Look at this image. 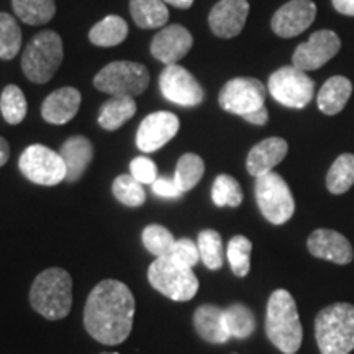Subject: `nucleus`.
Wrapping results in <instances>:
<instances>
[{
  "label": "nucleus",
  "mask_w": 354,
  "mask_h": 354,
  "mask_svg": "<svg viewBox=\"0 0 354 354\" xmlns=\"http://www.w3.org/2000/svg\"><path fill=\"white\" fill-rule=\"evenodd\" d=\"M135 317V297L128 286L105 279L92 289L84 308V326L92 338L113 346L130 336Z\"/></svg>",
  "instance_id": "nucleus-1"
},
{
  "label": "nucleus",
  "mask_w": 354,
  "mask_h": 354,
  "mask_svg": "<svg viewBox=\"0 0 354 354\" xmlns=\"http://www.w3.org/2000/svg\"><path fill=\"white\" fill-rule=\"evenodd\" d=\"M266 335L284 354H295L302 344V323L297 304L286 289L274 290L266 310Z\"/></svg>",
  "instance_id": "nucleus-2"
},
{
  "label": "nucleus",
  "mask_w": 354,
  "mask_h": 354,
  "mask_svg": "<svg viewBox=\"0 0 354 354\" xmlns=\"http://www.w3.org/2000/svg\"><path fill=\"white\" fill-rule=\"evenodd\" d=\"M33 310L48 320H63L73 307V279L61 268L39 272L30 289Z\"/></svg>",
  "instance_id": "nucleus-3"
},
{
  "label": "nucleus",
  "mask_w": 354,
  "mask_h": 354,
  "mask_svg": "<svg viewBox=\"0 0 354 354\" xmlns=\"http://www.w3.org/2000/svg\"><path fill=\"white\" fill-rule=\"evenodd\" d=\"M315 338L322 354H349L354 349V305L339 302L318 312Z\"/></svg>",
  "instance_id": "nucleus-4"
},
{
  "label": "nucleus",
  "mask_w": 354,
  "mask_h": 354,
  "mask_svg": "<svg viewBox=\"0 0 354 354\" xmlns=\"http://www.w3.org/2000/svg\"><path fill=\"white\" fill-rule=\"evenodd\" d=\"M63 39L56 32L46 30L33 37L21 55V69L35 84L50 82L63 63Z\"/></svg>",
  "instance_id": "nucleus-5"
},
{
  "label": "nucleus",
  "mask_w": 354,
  "mask_h": 354,
  "mask_svg": "<svg viewBox=\"0 0 354 354\" xmlns=\"http://www.w3.org/2000/svg\"><path fill=\"white\" fill-rule=\"evenodd\" d=\"M148 281L153 289L174 302H189L196 297L198 290V279L192 268L176 263L169 256L156 258L151 263L148 269Z\"/></svg>",
  "instance_id": "nucleus-6"
},
{
  "label": "nucleus",
  "mask_w": 354,
  "mask_h": 354,
  "mask_svg": "<svg viewBox=\"0 0 354 354\" xmlns=\"http://www.w3.org/2000/svg\"><path fill=\"white\" fill-rule=\"evenodd\" d=\"M94 86L112 97H138L149 86V73L140 63L113 61L97 73Z\"/></svg>",
  "instance_id": "nucleus-7"
},
{
  "label": "nucleus",
  "mask_w": 354,
  "mask_h": 354,
  "mask_svg": "<svg viewBox=\"0 0 354 354\" xmlns=\"http://www.w3.org/2000/svg\"><path fill=\"white\" fill-rule=\"evenodd\" d=\"M254 194L261 214L269 223L282 225L292 218L295 212L294 197L286 180L276 172L256 177Z\"/></svg>",
  "instance_id": "nucleus-8"
},
{
  "label": "nucleus",
  "mask_w": 354,
  "mask_h": 354,
  "mask_svg": "<svg viewBox=\"0 0 354 354\" xmlns=\"http://www.w3.org/2000/svg\"><path fill=\"white\" fill-rule=\"evenodd\" d=\"M268 91L284 107L304 109L313 99L315 82L295 66H284L271 74Z\"/></svg>",
  "instance_id": "nucleus-9"
},
{
  "label": "nucleus",
  "mask_w": 354,
  "mask_h": 354,
  "mask_svg": "<svg viewBox=\"0 0 354 354\" xmlns=\"http://www.w3.org/2000/svg\"><path fill=\"white\" fill-rule=\"evenodd\" d=\"M19 167L30 183L38 185H57L66 180V166L59 153L48 146L32 145L20 154Z\"/></svg>",
  "instance_id": "nucleus-10"
},
{
  "label": "nucleus",
  "mask_w": 354,
  "mask_h": 354,
  "mask_svg": "<svg viewBox=\"0 0 354 354\" xmlns=\"http://www.w3.org/2000/svg\"><path fill=\"white\" fill-rule=\"evenodd\" d=\"M264 84L254 77H234L221 87L218 95V104L225 112L240 115L245 118L246 115L258 112L264 107L266 102Z\"/></svg>",
  "instance_id": "nucleus-11"
},
{
  "label": "nucleus",
  "mask_w": 354,
  "mask_h": 354,
  "mask_svg": "<svg viewBox=\"0 0 354 354\" xmlns=\"http://www.w3.org/2000/svg\"><path fill=\"white\" fill-rule=\"evenodd\" d=\"M159 88L165 99L180 107H197L205 97L197 79L179 64L166 66L159 77Z\"/></svg>",
  "instance_id": "nucleus-12"
},
{
  "label": "nucleus",
  "mask_w": 354,
  "mask_h": 354,
  "mask_svg": "<svg viewBox=\"0 0 354 354\" xmlns=\"http://www.w3.org/2000/svg\"><path fill=\"white\" fill-rule=\"evenodd\" d=\"M342 48V39L331 30H320L310 37L307 41L299 44L292 56V66L308 73V71L320 69L331 57L338 55Z\"/></svg>",
  "instance_id": "nucleus-13"
},
{
  "label": "nucleus",
  "mask_w": 354,
  "mask_h": 354,
  "mask_svg": "<svg viewBox=\"0 0 354 354\" xmlns=\"http://www.w3.org/2000/svg\"><path fill=\"white\" fill-rule=\"evenodd\" d=\"M180 122L171 112H154L145 117L136 131V146L143 153H154L169 143L179 131Z\"/></svg>",
  "instance_id": "nucleus-14"
},
{
  "label": "nucleus",
  "mask_w": 354,
  "mask_h": 354,
  "mask_svg": "<svg viewBox=\"0 0 354 354\" xmlns=\"http://www.w3.org/2000/svg\"><path fill=\"white\" fill-rule=\"evenodd\" d=\"M317 19V6L312 0H290L274 13L271 28L281 38H294L304 33Z\"/></svg>",
  "instance_id": "nucleus-15"
},
{
  "label": "nucleus",
  "mask_w": 354,
  "mask_h": 354,
  "mask_svg": "<svg viewBox=\"0 0 354 354\" xmlns=\"http://www.w3.org/2000/svg\"><path fill=\"white\" fill-rule=\"evenodd\" d=\"M250 3L248 0H220L210 10L209 25L215 37L234 38L245 28Z\"/></svg>",
  "instance_id": "nucleus-16"
},
{
  "label": "nucleus",
  "mask_w": 354,
  "mask_h": 354,
  "mask_svg": "<svg viewBox=\"0 0 354 354\" xmlns=\"http://www.w3.org/2000/svg\"><path fill=\"white\" fill-rule=\"evenodd\" d=\"M194 44L192 35L183 25H169L159 32L151 41V55L159 63L171 66L179 63Z\"/></svg>",
  "instance_id": "nucleus-17"
},
{
  "label": "nucleus",
  "mask_w": 354,
  "mask_h": 354,
  "mask_svg": "<svg viewBox=\"0 0 354 354\" xmlns=\"http://www.w3.org/2000/svg\"><path fill=\"white\" fill-rule=\"evenodd\" d=\"M307 246L312 256L326 259L335 264H349L354 256L353 246L348 241V238L343 236L342 233L335 232V230H315L308 236Z\"/></svg>",
  "instance_id": "nucleus-18"
},
{
  "label": "nucleus",
  "mask_w": 354,
  "mask_h": 354,
  "mask_svg": "<svg viewBox=\"0 0 354 354\" xmlns=\"http://www.w3.org/2000/svg\"><path fill=\"white\" fill-rule=\"evenodd\" d=\"M81 107V92L74 87L53 91L41 105V117L51 125H64L76 117Z\"/></svg>",
  "instance_id": "nucleus-19"
},
{
  "label": "nucleus",
  "mask_w": 354,
  "mask_h": 354,
  "mask_svg": "<svg viewBox=\"0 0 354 354\" xmlns=\"http://www.w3.org/2000/svg\"><path fill=\"white\" fill-rule=\"evenodd\" d=\"M287 151H289V145H287L286 140L277 138V136L263 140L261 143L253 146L251 151L248 153V172L254 177H261L268 174V172H272L274 167L287 156Z\"/></svg>",
  "instance_id": "nucleus-20"
},
{
  "label": "nucleus",
  "mask_w": 354,
  "mask_h": 354,
  "mask_svg": "<svg viewBox=\"0 0 354 354\" xmlns=\"http://www.w3.org/2000/svg\"><path fill=\"white\" fill-rule=\"evenodd\" d=\"M61 158L66 166V180L77 183L94 158V146L86 136H71L61 146Z\"/></svg>",
  "instance_id": "nucleus-21"
},
{
  "label": "nucleus",
  "mask_w": 354,
  "mask_h": 354,
  "mask_svg": "<svg viewBox=\"0 0 354 354\" xmlns=\"http://www.w3.org/2000/svg\"><path fill=\"white\" fill-rule=\"evenodd\" d=\"M194 326L198 336L212 344H223L232 338L225 322V310L216 305H201L194 313Z\"/></svg>",
  "instance_id": "nucleus-22"
},
{
  "label": "nucleus",
  "mask_w": 354,
  "mask_h": 354,
  "mask_svg": "<svg viewBox=\"0 0 354 354\" xmlns=\"http://www.w3.org/2000/svg\"><path fill=\"white\" fill-rule=\"evenodd\" d=\"M353 94V84L344 76H333L323 84L317 95L318 109L325 115H336L346 107Z\"/></svg>",
  "instance_id": "nucleus-23"
},
{
  "label": "nucleus",
  "mask_w": 354,
  "mask_h": 354,
  "mask_svg": "<svg viewBox=\"0 0 354 354\" xmlns=\"http://www.w3.org/2000/svg\"><path fill=\"white\" fill-rule=\"evenodd\" d=\"M131 19L140 28H161L169 20V10L162 0H130Z\"/></svg>",
  "instance_id": "nucleus-24"
},
{
  "label": "nucleus",
  "mask_w": 354,
  "mask_h": 354,
  "mask_svg": "<svg viewBox=\"0 0 354 354\" xmlns=\"http://www.w3.org/2000/svg\"><path fill=\"white\" fill-rule=\"evenodd\" d=\"M136 113L133 97H112L104 104L99 113V125L107 131L118 130Z\"/></svg>",
  "instance_id": "nucleus-25"
},
{
  "label": "nucleus",
  "mask_w": 354,
  "mask_h": 354,
  "mask_svg": "<svg viewBox=\"0 0 354 354\" xmlns=\"http://www.w3.org/2000/svg\"><path fill=\"white\" fill-rule=\"evenodd\" d=\"M128 35L127 21L118 15H109L99 24H95L88 32V39L92 44L102 48L117 46L125 41Z\"/></svg>",
  "instance_id": "nucleus-26"
},
{
  "label": "nucleus",
  "mask_w": 354,
  "mask_h": 354,
  "mask_svg": "<svg viewBox=\"0 0 354 354\" xmlns=\"http://www.w3.org/2000/svg\"><path fill=\"white\" fill-rule=\"evenodd\" d=\"M12 7L26 25H44L56 13L55 0H12Z\"/></svg>",
  "instance_id": "nucleus-27"
},
{
  "label": "nucleus",
  "mask_w": 354,
  "mask_h": 354,
  "mask_svg": "<svg viewBox=\"0 0 354 354\" xmlns=\"http://www.w3.org/2000/svg\"><path fill=\"white\" fill-rule=\"evenodd\" d=\"M354 184V154H342L335 159L328 174H326V187L331 194L348 192Z\"/></svg>",
  "instance_id": "nucleus-28"
},
{
  "label": "nucleus",
  "mask_w": 354,
  "mask_h": 354,
  "mask_svg": "<svg viewBox=\"0 0 354 354\" xmlns=\"http://www.w3.org/2000/svg\"><path fill=\"white\" fill-rule=\"evenodd\" d=\"M203 172H205V165H203L202 158L198 156V154H183L179 161H177L174 174L177 187L183 190V194L189 192V190H192L198 183H201Z\"/></svg>",
  "instance_id": "nucleus-29"
},
{
  "label": "nucleus",
  "mask_w": 354,
  "mask_h": 354,
  "mask_svg": "<svg viewBox=\"0 0 354 354\" xmlns=\"http://www.w3.org/2000/svg\"><path fill=\"white\" fill-rule=\"evenodd\" d=\"M225 322L232 338L245 339L256 330V318L250 308L243 304H233L225 310Z\"/></svg>",
  "instance_id": "nucleus-30"
},
{
  "label": "nucleus",
  "mask_w": 354,
  "mask_h": 354,
  "mask_svg": "<svg viewBox=\"0 0 354 354\" xmlns=\"http://www.w3.org/2000/svg\"><path fill=\"white\" fill-rule=\"evenodd\" d=\"M201 261L210 271H216L223 266V243L221 236L215 230H203L197 238Z\"/></svg>",
  "instance_id": "nucleus-31"
},
{
  "label": "nucleus",
  "mask_w": 354,
  "mask_h": 354,
  "mask_svg": "<svg viewBox=\"0 0 354 354\" xmlns=\"http://www.w3.org/2000/svg\"><path fill=\"white\" fill-rule=\"evenodd\" d=\"M0 112L10 125H19L26 117V99L20 87L7 86L0 95Z\"/></svg>",
  "instance_id": "nucleus-32"
},
{
  "label": "nucleus",
  "mask_w": 354,
  "mask_h": 354,
  "mask_svg": "<svg viewBox=\"0 0 354 354\" xmlns=\"http://www.w3.org/2000/svg\"><path fill=\"white\" fill-rule=\"evenodd\" d=\"M21 48V30L8 13H0V59H13Z\"/></svg>",
  "instance_id": "nucleus-33"
},
{
  "label": "nucleus",
  "mask_w": 354,
  "mask_h": 354,
  "mask_svg": "<svg viewBox=\"0 0 354 354\" xmlns=\"http://www.w3.org/2000/svg\"><path fill=\"white\" fill-rule=\"evenodd\" d=\"M112 192L118 202L127 207H131V209L141 207L146 201L143 184L138 183L131 174L118 176L112 184Z\"/></svg>",
  "instance_id": "nucleus-34"
},
{
  "label": "nucleus",
  "mask_w": 354,
  "mask_h": 354,
  "mask_svg": "<svg viewBox=\"0 0 354 354\" xmlns=\"http://www.w3.org/2000/svg\"><path fill=\"white\" fill-rule=\"evenodd\" d=\"M251 250H253V243L248 240L246 236L236 234V236H233L232 240H230L227 248V256L234 276H248V272H250L251 269Z\"/></svg>",
  "instance_id": "nucleus-35"
},
{
  "label": "nucleus",
  "mask_w": 354,
  "mask_h": 354,
  "mask_svg": "<svg viewBox=\"0 0 354 354\" xmlns=\"http://www.w3.org/2000/svg\"><path fill=\"white\" fill-rule=\"evenodd\" d=\"M212 201L216 207H240L243 202L241 185L234 177L220 174L212 187Z\"/></svg>",
  "instance_id": "nucleus-36"
},
{
  "label": "nucleus",
  "mask_w": 354,
  "mask_h": 354,
  "mask_svg": "<svg viewBox=\"0 0 354 354\" xmlns=\"http://www.w3.org/2000/svg\"><path fill=\"white\" fill-rule=\"evenodd\" d=\"M141 240H143V245L146 250L149 251L156 258H165V256H169L172 246H174V236L169 230L161 227V225H148L143 230V234H141Z\"/></svg>",
  "instance_id": "nucleus-37"
},
{
  "label": "nucleus",
  "mask_w": 354,
  "mask_h": 354,
  "mask_svg": "<svg viewBox=\"0 0 354 354\" xmlns=\"http://www.w3.org/2000/svg\"><path fill=\"white\" fill-rule=\"evenodd\" d=\"M169 258L174 259L176 263L187 266V268H194L201 261V253H198V246L196 243L189 238H183V240H176Z\"/></svg>",
  "instance_id": "nucleus-38"
},
{
  "label": "nucleus",
  "mask_w": 354,
  "mask_h": 354,
  "mask_svg": "<svg viewBox=\"0 0 354 354\" xmlns=\"http://www.w3.org/2000/svg\"><path fill=\"white\" fill-rule=\"evenodd\" d=\"M130 172L141 184H153L158 179V167L153 159L140 156L130 162Z\"/></svg>",
  "instance_id": "nucleus-39"
},
{
  "label": "nucleus",
  "mask_w": 354,
  "mask_h": 354,
  "mask_svg": "<svg viewBox=\"0 0 354 354\" xmlns=\"http://www.w3.org/2000/svg\"><path fill=\"white\" fill-rule=\"evenodd\" d=\"M151 185H153V192L156 194L158 197L177 198L183 196V190L177 187L176 180L169 179V177H158Z\"/></svg>",
  "instance_id": "nucleus-40"
},
{
  "label": "nucleus",
  "mask_w": 354,
  "mask_h": 354,
  "mask_svg": "<svg viewBox=\"0 0 354 354\" xmlns=\"http://www.w3.org/2000/svg\"><path fill=\"white\" fill-rule=\"evenodd\" d=\"M245 120L250 122V123H253V125L263 127V125H266V123H268V120H269V113H268V110H266V107H263L261 110H258V112L246 115Z\"/></svg>",
  "instance_id": "nucleus-41"
},
{
  "label": "nucleus",
  "mask_w": 354,
  "mask_h": 354,
  "mask_svg": "<svg viewBox=\"0 0 354 354\" xmlns=\"http://www.w3.org/2000/svg\"><path fill=\"white\" fill-rule=\"evenodd\" d=\"M336 12L343 13V15L354 17V0H331Z\"/></svg>",
  "instance_id": "nucleus-42"
},
{
  "label": "nucleus",
  "mask_w": 354,
  "mask_h": 354,
  "mask_svg": "<svg viewBox=\"0 0 354 354\" xmlns=\"http://www.w3.org/2000/svg\"><path fill=\"white\" fill-rule=\"evenodd\" d=\"M10 158V146H8V141L0 136V167H2Z\"/></svg>",
  "instance_id": "nucleus-43"
},
{
  "label": "nucleus",
  "mask_w": 354,
  "mask_h": 354,
  "mask_svg": "<svg viewBox=\"0 0 354 354\" xmlns=\"http://www.w3.org/2000/svg\"><path fill=\"white\" fill-rule=\"evenodd\" d=\"M165 3H169L172 7H177V8H184V10H187V8L192 7L194 0H162Z\"/></svg>",
  "instance_id": "nucleus-44"
},
{
  "label": "nucleus",
  "mask_w": 354,
  "mask_h": 354,
  "mask_svg": "<svg viewBox=\"0 0 354 354\" xmlns=\"http://www.w3.org/2000/svg\"><path fill=\"white\" fill-rule=\"evenodd\" d=\"M102 354H118V353H102Z\"/></svg>",
  "instance_id": "nucleus-45"
}]
</instances>
